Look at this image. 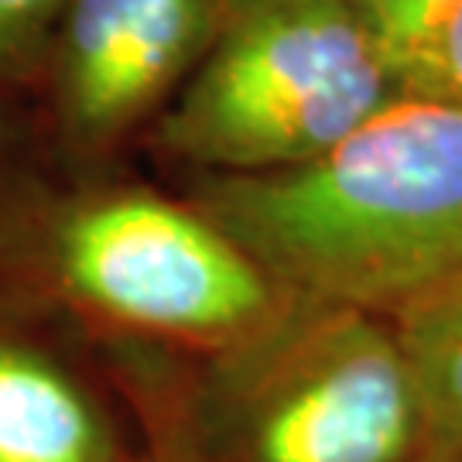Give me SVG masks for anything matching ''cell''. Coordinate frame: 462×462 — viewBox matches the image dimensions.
Wrapping results in <instances>:
<instances>
[{"instance_id":"6da1fadb","label":"cell","mask_w":462,"mask_h":462,"mask_svg":"<svg viewBox=\"0 0 462 462\" xmlns=\"http://www.w3.org/2000/svg\"><path fill=\"white\" fill-rule=\"evenodd\" d=\"M199 209L284 295L394 319L462 274V106L401 89L319 158L216 175Z\"/></svg>"},{"instance_id":"7a4b0ae2","label":"cell","mask_w":462,"mask_h":462,"mask_svg":"<svg viewBox=\"0 0 462 462\" xmlns=\"http://www.w3.org/2000/svg\"><path fill=\"white\" fill-rule=\"evenodd\" d=\"M196 442L202 462H418L425 421L391 319L288 295L223 349Z\"/></svg>"},{"instance_id":"3957f363","label":"cell","mask_w":462,"mask_h":462,"mask_svg":"<svg viewBox=\"0 0 462 462\" xmlns=\"http://www.w3.org/2000/svg\"><path fill=\"white\" fill-rule=\"evenodd\" d=\"M397 93L353 0H230L162 137L219 175L278 171L336 148Z\"/></svg>"},{"instance_id":"277c9868","label":"cell","mask_w":462,"mask_h":462,"mask_svg":"<svg viewBox=\"0 0 462 462\" xmlns=\"http://www.w3.org/2000/svg\"><path fill=\"white\" fill-rule=\"evenodd\" d=\"M226 4L66 0L38 42L45 45L42 93L59 151L93 158L114 148L179 76L199 66Z\"/></svg>"},{"instance_id":"5b68a950","label":"cell","mask_w":462,"mask_h":462,"mask_svg":"<svg viewBox=\"0 0 462 462\" xmlns=\"http://www.w3.org/2000/svg\"><path fill=\"white\" fill-rule=\"evenodd\" d=\"M24 312L28 301L0 288V462H114L89 391Z\"/></svg>"},{"instance_id":"8992f818","label":"cell","mask_w":462,"mask_h":462,"mask_svg":"<svg viewBox=\"0 0 462 462\" xmlns=\"http://www.w3.org/2000/svg\"><path fill=\"white\" fill-rule=\"evenodd\" d=\"M411 370L425 452L462 448V274L391 319ZM421 452V456H425Z\"/></svg>"},{"instance_id":"52a82bcc","label":"cell","mask_w":462,"mask_h":462,"mask_svg":"<svg viewBox=\"0 0 462 462\" xmlns=\"http://www.w3.org/2000/svg\"><path fill=\"white\" fill-rule=\"evenodd\" d=\"M459 0H353L356 14L366 24L370 38L383 51L394 72L411 59L418 45L429 38Z\"/></svg>"},{"instance_id":"ba28073f","label":"cell","mask_w":462,"mask_h":462,"mask_svg":"<svg viewBox=\"0 0 462 462\" xmlns=\"http://www.w3.org/2000/svg\"><path fill=\"white\" fill-rule=\"evenodd\" d=\"M397 86L462 106V0L397 69Z\"/></svg>"},{"instance_id":"9c48e42d","label":"cell","mask_w":462,"mask_h":462,"mask_svg":"<svg viewBox=\"0 0 462 462\" xmlns=\"http://www.w3.org/2000/svg\"><path fill=\"white\" fill-rule=\"evenodd\" d=\"M66 0H0V72L24 62Z\"/></svg>"},{"instance_id":"30bf717a","label":"cell","mask_w":462,"mask_h":462,"mask_svg":"<svg viewBox=\"0 0 462 462\" xmlns=\"http://www.w3.org/2000/svg\"><path fill=\"white\" fill-rule=\"evenodd\" d=\"M418 462H462V448L459 452H425Z\"/></svg>"}]
</instances>
